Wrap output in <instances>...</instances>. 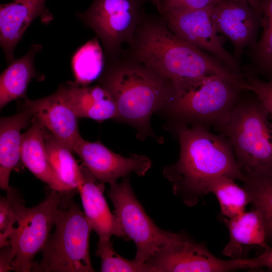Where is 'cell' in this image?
I'll list each match as a JSON object with an SVG mask.
<instances>
[{
  "mask_svg": "<svg viewBox=\"0 0 272 272\" xmlns=\"http://www.w3.org/2000/svg\"><path fill=\"white\" fill-rule=\"evenodd\" d=\"M190 125H176L179 158L166 166L163 173L172 183L174 193L193 206L207 194L206 187L212 179L226 176L243 181L244 174L225 136L215 134L200 124Z\"/></svg>",
  "mask_w": 272,
  "mask_h": 272,
  "instance_id": "cell-1",
  "label": "cell"
},
{
  "mask_svg": "<svg viewBox=\"0 0 272 272\" xmlns=\"http://www.w3.org/2000/svg\"><path fill=\"white\" fill-rule=\"evenodd\" d=\"M124 54L172 82L211 75L242 82L214 57L175 35L161 15L145 16Z\"/></svg>",
  "mask_w": 272,
  "mask_h": 272,
  "instance_id": "cell-2",
  "label": "cell"
},
{
  "mask_svg": "<svg viewBox=\"0 0 272 272\" xmlns=\"http://www.w3.org/2000/svg\"><path fill=\"white\" fill-rule=\"evenodd\" d=\"M105 58L98 84L113 98L116 120L135 127L140 140L153 136L151 117L167 106L172 95V82L124 54Z\"/></svg>",
  "mask_w": 272,
  "mask_h": 272,
  "instance_id": "cell-3",
  "label": "cell"
},
{
  "mask_svg": "<svg viewBox=\"0 0 272 272\" xmlns=\"http://www.w3.org/2000/svg\"><path fill=\"white\" fill-rule=\"evenodd\" d=\"M167 108L178 123L214 125L220 130L228 121L243 89L218 75L172 82Z\"/></svg>",
  "mask_w": 272,
  "mask_h": 272,
  "instance_id": "cell-4",
  "label": "cell"
},
{
  "mask_svg": "<svg viewBox=\"0 0 272 272\" xmlns=\"http://www.w3.org/2000/svg\"><path fill=\"white\" fill-rule=\"evenodd\" d=\"M55 231L49 235L35 272H93L89 253V238L92 227L84 212L75 203L66 209H58Z\"/></svg>",
  "mask_w": 272,
  "mask_h": 272,
  "instance_id": "cell-5",
  "label": "cell"
},
{
  "mask_svg": "<svg viewBox=\"0 0 272 272\" xmlns=\"http://www.w3.org/2000/svg\"><path fill=\"white\" fill-rule=\"evenodd\" d=\"M255 99L238 101L221 129L231 144L243 172L272 170V122Z\"/></svg>",
  "mask_w": 272,
  "mask_h": 272,
  "instance_id": "cell-6",
  "label": "cell"
},
{
  "mask_svg": "<svg viewBox=\"0 0 272 272\" xmlns=\"http://www.w3.org/2000/svg\"><path fill=\"white\" fill-rule=\"evenodd\" d=\"M7 192L14 206L18 224L9 240L14 255L12 267L15 271L29 272L34 263V257L42 251L50 235L62 193L51 189L41 203L28 208L14 189Z\"/></svg>",
  "mask_w": 272,
  "mask_h": 272,
  "instance_id": "cell-7",
  "label": "cell"
},
{
  "mask_svg": "<svg viewBox=\"0 0 272 272\" xmlns=\"http://www.w3.org/2000/svg\"><path fill=\"white\" fill-rule=\"evenodd\" d=\"M146 0H93L77 18L93 30L99 39L105 58L124 54L123 46L133 41L136 30L146 15Z\"/></svg>",
  "mask_w": 272,
  "mask_h": 272,
  "instance_id": "cell-8",
  "label": "cell"
},
{
  "mask_svg": "<svg viewBox=\"0 0 272 272\" xmlns=\"http://www.w3.org/2000/svg\"><path fill=\"white\" fill-rule=\"evenodd\" d=\"M110 185L108 196L114 208V214L128 240H132L136 246L134 259L143 267L144 263L168 245L177 233L156 226L136 197L129 176L123 177L119 183Z\"/></svg>",
  "mask_w": 272,
  "mask_h": 272,
  "instance_id": "cell-9",
  "label": "cell"
},
{
  "mask_svg": "<svg viewBox=\"0 0 272 272\" xmlns=\"http://www.w3.org/2000/svg\"><path fill=\"white\" fill-rule=\"evenodd\" d=\"M144 272H226L245 268L241 258L226 260L183 233L143 264Z\"/></svg>",
  "mask_w": 272,
  "mask_h": 272,
  "instance_id": "cell-10",
  "label": "cell"
},
{
  "mask_svg": "<svg viewBox=\"0 0 272 272\" xmlns=\"http://www.w3.org/2000/svg\"><path fill=\"white\" fill-rule=\"evenodd\" d=\"M214 5L199 9L167 11L160 15L177 37L210 54L232 73L242 76L238 62L225 49L215 28L213 19Z\"/></svg>",
  "mask_w": 272,
  "mask_h": 272,
  "instance_id": "cell-11",
  "label": "cell"
},
{
  "mask_svg": "<svg viewBox=\"0 0 272 272\" xmlns=\"http://www.w3.org/2000/svg\"><path fill=\"white\" fill-rule=\"evenodd\" d=\"M74 153L103 183L112 184L131 173L143 176L152 165L151 160L145 156L133 154L128 158L123 157L109 150L100 141L90 142L82 139Z\"/></svg>",
  "mask_w": 272,
  "mask_h": 272,
  "instance_id": "cell-12",
  "label": "cell"
},
{
  "mask_svg": "<svg viewBox=\"0 0 272 272\" xmlns=\"http://www.w3.org/2000/svg\"><path fill=\"white\" fill-rule=\"evenodd\" d=\"M213 19L217 32L232 44L237 58L245 48L255 47L262 17L244 0H220L214 6Z\"/></svg>",
  "mask_w": 272,
  "mask_h": 272,
  "instance_id": "cell-13",
  "label": "cell"
},
{
  "mask_svg": "<svg viewBox=\"0 0 272 272\" xmlns=\"http://www.w3.org/2000/svg\"><path fill=\"white\" fill-rule=\"evenodd\" d=\"M23 106L31 113L33 117L74 153L83 139L79 129L78 117L57 90L41 99H25Z\"/></svg>",
  "mask_w": 272,
  "mask_h": 272,
  "instance_id": "cell-14",
  "label": "cell"
},
{
  "mask_svg": "<svg viewBox=\"0 0 272 272\" xmlns=\"http://www.w3.org/2000/svg\"><path fill=\"white\" fill-rule=\"evenodd\" d=\"M46 0H25L0 6V44L7 62L15 58V48L24 33L37 18L47 24L53 17L45 6Z\"/></svg>",
  "mask_w": 272,
  "mask_h": 272,
  "instance_id": "cell-15",
  "label": "cell"
},
{
  "mask_svg": "<svg viewBox=\"0 0 272 272\" xmlns=\"http://www.w3.org/2000/svg\"><path fill=\"white\" fill-rule=\"evenodd\" d=\"M84 181L79 187L84 212L99 238L112 235L129 240L114 214L111 213L104 196V183L99 182L84 166Z\"/></svg>",
  "mask_w": 272,
  "mask_h": 272,
  "instance_id": "cell-16",
  "label": "cell"
},
{
  "mask_svg": "<svg viewBox=\"0 0 272 272\" xmlns=\"http://www.w3.org/2000/svg\"><path fill=\"white\" fill-rule=\"evenodd\" d=\"M58 92L78 117L98 122L116 120V103L110 93L99 84L80 87L75 82L62 85Z\"/></svg>",
  "mask_w": 272,
  "mask_h": 272,
  "instance_id": "cell-17",
  "label": "cell"
},
{
  "mask_svg": "<svg viewBox=\"0 0 272 272\" xmlns=\"http://www.w3.org/2000/svg\"><path fill=\"white\" fill-rule=\"evenodd\" d=\"M30 128L22 134L21 160L38 179L52 190L62 193L70 192L50 165L45 149V128L32 117Z\"/></svg>",
  "mask_w": 272,
  "mask_h": 272,
  "instance_id": "cell-18",
  "label": "cell"
},
{
  "mask_svg": "<svg viewBox=\"0 0 272 272\" xmlns=\"http://www.w3.org/2000/svg\"><path fill=\"white\" fill-rule=\"evenodd\" d=\"M230 235L229 241L223 250L224 255L234 258L240 257L253 246L265 250L267 244L266 232L263 219L260 213L254 210L232 218L223 217Z\"/></svg>",
  "mask_w": 272,
  "mask_h": 272,
  "instance_id": "cell-19",
  "label": "cell"
},
{
  "mask_svg": "<svg viewBox=\"0 0 272 272\" xmlns=\"http://www.w3.org/2000/svg\"><path fill=\"white\" fill-rule=\"evenodd\" d=\"M33 116L27 109L0 119V187L9 191L12 171L21 160V130L31 122Z\"/></svg>",
  "mask_w": 272,
  "mask_h": 272,
  "instance_id": "cell-20",
  "label": "cell"
},
{
  "mask_svg": "<svg viewBox=\"0 0 272 272\" xmlns=\"http://www.w3.org/2000/svg\"><path fill=\"white\" fill-rule=\"evenodd\" d=\"M42 49L39 44H32L23 56L14 59L0 76V109L9 102L27 99L28 86L32 79L42 81L44 77L35 69L36 55Z\"/></svg>",
  "mask_w": 272,
  "mask_h": 272,
  "instance_id": "cell-21",
  "label": "cell"
},
{
  "mask_svg": "<svg viewBox=\"0 0 272 272\" xmlns=\"http://www.w3.org/2000/svg\"><path fill=\"white\" fill-rule=\"evenodd\" d=\"M243 172V188L250 202L262 216L266 241L272 240V170Z\"/></svg>",
  "mask_w": 272,
  "mask_h": 272,
  "instance_id": "cell-22",
  "label": "cell"
},
{
  "mask_svg": "<svg viewBox=\"0 0 272 272\" xmlns=\"http://www.w3.org/2000/svg\"><path fill=\"white\" fill-rule=\"evenodd\" d=\"M45 149L51 167L70 191L78 190L84 181L82 167L67 146L55 138L47 129Z\"/></svg>",
  "mask_w": 272,
  "mask_h": 272,
  "instance_id": "cell-23",
  "label": "cell"
},
{
  "mask_svg": "<svg viewBox=\"0 0 272 272\" xmlns=\"http://www.w3.org/2000/svg\"><path fill=\"white\" fill-rule=\"evenodd\" d=\"M105 55L101 42L96 36L75 52L72 68L75 83L87 86L102 75L105 65Z\"/></svg>",
  "mask_w": 272,
  "mask_h": 272,
  "instance_id": "cell-24",
  "label": "cell"
},
{
  "mask_svg": "<svg viewBox=\"0 0 272 272\" xmlns=\"http://www.w3.org/2000/svg\"><path fill=\"white\" fill-rule=\"evenodd\" d=\"M234 180L226 176L217 177L210 180L206 187L207 193L211 192L216 195L222 214L228 218L244 213L246 205L250 202L245 190L237 185Z\"/></svg>",
  "mask_w": 272,
  "mask_h": 272,
  "instance_id": "cell-25",
  "label": "cell"
},
{
  "mask_svg": "<svg viewBox=\"0 0 272 272\" xmlns=\"http://www.w3.org/2000/svg\"><path fill=\"white\" fill-rule=\"evenodd\" d=\"M262 10V35L251 50L256 68L272 79V0H260Z\"/></svg>",
  "mask_w": 272,
  "mask_h": 272,
  "instance_id": "cell-26",
  "label": "cell"
},
{
  "mask_svg": "<svg viewBox=\"0 0 272 272\" xmlns=\"http://www.w3.org/2000/svg\"><path fill=\"white\" fill-rule=\"evenodd\" d=\"M101 261L102 272H141L143 267L134 260L127 259L113 249L110 238H99L96 252Z\"/></svg>",
  "mask_w": 272,
  "mask_h": 272,
  "instance_id": "cell-27",
  "label": "cell"
},
{
  "mask_svg": "<svg viewBox=\"0 0 272 272\" xmlns=\"http://www.w3.org/2000/svg\"><path fill=\"white\" fill-rule=\"evenodd\" d=\"M17 222V216L10 197L0 198V247L1 248L10 244V238L13 233Z\"/></svg>",
  "mask_w": 272,
  "mask_h": 272,
  "instance_id": "cell-28",
  "label": "cell"
},
{
  "mask_svg": "<svg viewBox=\"0 0 272 272\" xmlns=\"http://www.w3.org/2000/svg\"><path fill=\"white\" fill-rule=\"evenodd\" d=\"M245 82L246 90L253 92L269 113L272 114V79L263 81L250 75Z\"/></svg>",
  "mask_w": 272,
  "mask_h": 272,
  "instance_id": "cell-29",
  "label": "cell"
},
{
  "mask_svg": "<svg viewBox=\"0 0 272 272\" xmlns=\"http://www.w3.org/2000/svg\"><path fill=\"white\" fill-rule=\"evenodd\" d=\"M220 0H163L159 10L162 13L176 10L202 9L214 5Z\"/></svg>",
  "mask_w": 272,
  "mask_h": 272,
  "instance_id": "cell-30",
  "label": "cell"
},
{
  "mask_svg": "<svg viewBox=\"0 0 272 272\" xmlns=\"http://www.w3.org/2000/svg\"><path fill=\"white\" fill-rule=\"evenodd\" d=\"M247 268L255 269L265 267L272 270V247L256 257L245 258Z\"/></svg>",
  "mask_w": 272,
  "mask_h": 272,
  "instance_id": "cell-31",
  "label": "cell"
},
{
  "mask_svg": "<svg viewBox=\"0 0 272 272\" xmlns=\"http://www.w3.org/2000/svg\"><path fill=\"white\" fill-rule=\"evenodd\" d=\"M14 255L10 244L1 248L0 255V271L7 272L12 269V262Z\"/></svg>",
  "mask_w": 272,
  "mask_h": 272,
  "instance_id": "cell-32",
  "label": "cell"
},
{
  "mask_svg": "<svg viewBox=\"0 0 272 272\" xmlns=\"http://www.w3.org/2000/svg\"><path fill=\"white\" fill-rule=\"evenodd\" d=\"M253 9L255 13L262 17V10L260 0H244Z\"/></svg>",
  "mask_w": 272,
  "mask_h": 272,
  "instance_id": "cell-33",
  "label": "cell"
},
{
  "mask_svg": "<svg viewBox=\"0 0 272 272\" xmlns=\"http://www.w3.org/2000/svg\"><path fill=\"white\" fill-rule=\"evenodd\" d=\"M151 2L157 8L158 11L159 10L161 4L163 0H146Z\"/></svg>",
  "mask_w": 272,
  "mask_h": 272,
  "instance_id": "cell-34",
  "label": "cell"
},
{
  "mask_svg": "<svg viewBox=\"0 0 272 272\" xmlns=\"http://www.w3.org/2000/svg\"><path fill=\"white\" fill-rule=\"evenodd\" d=\"M15 2H22L25 0H14Z\"/></svg>",
  "mask_w": 272,
  "mask_h": 272,
  "instance_id": "cell-35",
  "label": "cell"
}]
</instances>
